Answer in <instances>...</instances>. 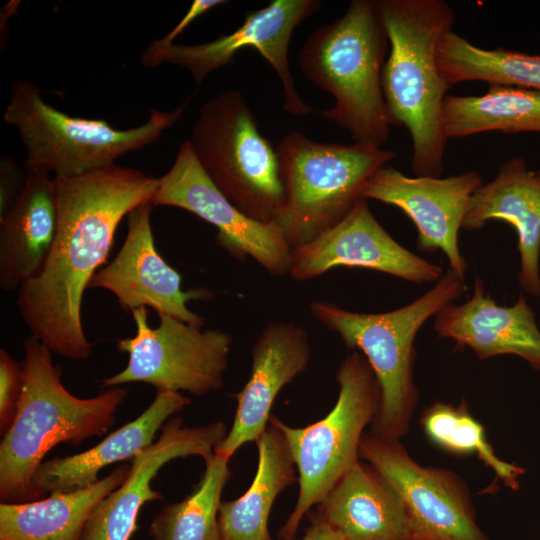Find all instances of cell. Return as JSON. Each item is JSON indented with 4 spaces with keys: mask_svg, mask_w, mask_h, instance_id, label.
Segmentation results:
<instances>
[{
    "mask_svg": "<svg viewBox=\"0 0 540 540\" xmlns=\"http://www.w3.org/2000/svg\"><path fill=\"white\" fill-rule=\"evenodd\" d=\"M23 386L0 444V498L22 503L38 498L32 479L45 455L60 443L80 444L104 434L127 396L116 388L92 398L71 394L51 351L33 336L24 343Z\"/></svg>",
    "mask_w": 540,
    "mask_h": 540,
    "instance_id": "3957f363",
    "label": "cell"
},
{
    "mask_svg": "<svg viewBox=\"0 0 540 540\" xmlns=\"http://www.w3.org/2000/svg\"><path fill=\"white\" fill-rule=\"evenodd\" d=\"M229 458L216 453L193 492L184 500L166 504L150 525L154 540H221L218 512L223 489L231 477Z\"/></svg>",
    "mask_w": 540,
    "mask_h": 540,
    "instance_id": "83f0119b",
    "label": "cell"
},
{
    "mask_svg": "<svg viewBox=\"0 0 540 540\" xmlns=\"http://www.w3.org/2000/svg\"><path fill=\"white\" fill-rule=\"evenodd\" d=\"M225 0H195L192 2L189 10L179 21V23L163 38L158 41L163 45H170L174 40L198 17L206 13L208 10L225 4Z\"/></svg>",
    "mask_w": 540,
    "mask_h": 540,
    "instance_id": "1f68e13d",
    "label": "cell"
},
{
    "mask_svg": "<svg viewBox=\"0 0 540 540\" xmlns=\"http://www.w3.org/2000/svg\"><path fill=\"white\" fill-rule=\"evenodd\" d=\"M227 433L226 425L220 421L189 427L183 425L181 417L169 419L158 439L130 460L124 482L92 511L80 540H129L141 507L163 498L151 486L160 469L177 458L200 456L208 460Z\"/></svg>",
    "mask_w": 540,
    "mask_h": 540,
    "instance_id": "e0dca14e",
    "label": "cell"
},
{
    "mask_svg": "<svg viewBox=\"0 0 540 540\" xmlns=\"http://www.w3.org/2000/svg\"><path fill=\"white\" fill-rule=\"evenodd\" d=\"M321 6L318 0H273L267 6L250 11L233 32L211 42L196 45H163L158 39L143 51L140 61L147 68L171 63L186 68L196 85L220 67L233 62L242 48H255L278 75L283 90V109L295 116L314 111L302 101L290 72L288 49L292 33Z\"/></svg>",
    "mask_w": 540,
    "mask_h": 540,
    "instance_id": "7c38bea8",
    "label": "cell"
},
{
    "mask_svg": "<svg viewBox=\"0 0 540 540\" xmlns=\"http://www.w3.org/2000/svg\"><path fill=\"white\" fill-rule=\"evenodd\" d=\"M389 39L377 1L352 0L335 21L315 29L299 52L304 76L335 99L314 109L349 131L354 143L381 148L390 122L382 88Z\"/></svg>",
    "mask_w": 540,
    "mask_h": 540,
    "instance_id": "277c9868",
    "label": "cell"
},
{
    "mask_svg": "<svg viewBox=\"0 0 540 540\" xmlns=\"http://www.w3.org/2000/svg\"><path fill=\"white\" fill-rule=\"evenodd\" d=\"M30 80L10 87L3 120L16 128L26 151L24 164L55 176H76L115 164L121 156L157 141L182 117L185 100L172 111L150 109L144 124L120 130L103 119L68 115L44 101Z\"/></svg>",
    "mask_w": 540,
    "mask_h": 540,
    "instance_id": "8992f818",
    "label": "cell"
},
{
    "mask_svg": "<svg viewBox=\"0 0 540 540\" xmlns=\"http://www.w3.org/2000/svg\"><path fill=\"white\" fill-rule=\"evenodd\" d=\"M154 206L184 209L217 229V244L238 261L253 258L273 276L290 273L293 249L275 223H263L241 212L210 180L189 140L172 167L158 178L150 201Z\"/></svg>",
    "mask_w": 540,
    "mask_h": 540,
    "instance_id": "4fadbf2b",
    "label": "cell"
},
{
    "mask_svg": "<svg viewBox=\"0 0 540 540\" xmlns=\"http://www.w3.org/2000/svg\"><path fill=\"white\" fill-rule=\"evenodd\" d=\"M131 313L136 334L117 342L118 351L128 354L127 366L103 379L101 387L141 382L157 391H186L193 395L223 388L233 343L229 333L201 330L167 315L159 316V325L151 328L146 307Z\"/></svg>",
    "mask_w": 540,
    "mask_h": 540,
    "instance_id": "30bf717a",
    "label": "cell"
},
{
    "mask_svg": "<svg viewBox=\"0 0 540 540\" xmlns=\"http://www.w3.org/2000/svg\"><path fill=\"white\" fill-rule=\"evenodd\" d=\"M23 364L0 350V427L6 432L14 418L23 386Z\"/></svg>",
    "mask_w": 540,
    "mask_h": 540,
    "instance_id": "f546056e",
    "label": "cell"
},
{
    "mask_svg": "<svg viewBox=\"0 0 540 540\" xmlns=\"http://www.w3.org/2000/svg\"><path fill=\"white\" fill-rule=\"evenodd\" d=\"M25 185L0 214V289L18 290L43 268L58 229V202L50 172L24 164Z\"/></svg>",
    "mask_w": 540,
    "mask_h": 540,
    "instance_id": "44dd1931",
    "label": "cell"
},
{
    "mask_svg": "<svg viewBox=\"0 0 540 540\" xmlns=\"http://www.w3.org/2000/svg\"><path fill=\"white\" fill-rule=\"evenodd\" d=\"M337 266L375 270L418 284L437 281L443 274L441 266L393 239L364 198L335 226L293 249L289 274L307 281Z\"/></svg>",
    "mask_w": 540,
    "mask_h": 540,
    "instance_id": "2e32d148",
    "label": "cell"
},
{
    "mask_svg": "<svg viewBox=\"0 0 540 540\" xmlns=\"http://www.w3.org/2000/svg\"><path fill=\"white\" fill-rule=\"evenodd\" d=\"M311 522L302 540H345L344 537L315 512L310 513Z\"/></svg>",
    "mask_w": 540,
    "mask_h": 540,
    "instance_id": "d6a6232c",
    "label": "cell"
},
{
    "mask_svg": "<svg viewBox=\"0 0 540 540\" xmlns=\"http://www.w3.org/2000/svg\"><path fill=\"white\" fill-rule=\"evenodd\" d=\"M270 540H272V539H270Z\"/></svg>",
    "mask_w": 540,
    "mask_h": 540,
    "instance_id": "836d02e7",
    "label": "cell"
},
{
    "mask_svg": "<svg viewBox=\"0 0 540 540\" xmlns=\"http://www.w3.org/2000/svg\"><path fill=\"white\" fill-rule=\"evenodd\" d=\"M317 506L315 513L345 540H409L401 497L366 461L358 460Z\"/></svg>",
    "mask_w": 540,
    "mask_h": 540,
    "instance_id": "603a6c76",
    "label": "cell"
},
{
    "mask_svg": "<svg viewBox=\"0 0 540 540\" xmlns=\"http://www.w3.org/2000/svg\"><path fill=\"white\" fill-rule=\"evenodd\" d=\"M359 459L371 464L401 497L409 540H492L478 525L466 482L446 468L423 466L400 440L364 433Z\"/></svg>",
    "mask_w": 540,
    "mask_h": 540,
    "instance_id": "8fae6325",
    "label": "cell"
},
{
    "mask_svg": "<svg viewBox=\"0 0 540 540\" xmlns=\"http://www.w3.org/2000/svg\"><path fill=\"white\" fill-rule=\"evenodd\" d=\"M389 39L382 88L391 126L412 140L415 176L441 177L447 139L443 103L450 88L440 75L437 46L455 13L444 0H377Z\"/></svg>",
    "mask_w": 540,
    "mask_h": 540,
    "instance_id": "7a4b0ae2",
    "label": "cell"
},
{
    "mask_svg": "<svg viewBox=\"0 0 540 540\" xmlns=\"http://www.w3.org/2000/svg\"><path fill=\"white\" fill-rule=\"evenodd\" d=\"M500 220L517 233L518 282L530 296H540V171L516 156L503 163L497 176L471 196L461 229H482Z\"/></svg>",
    "mask_w": 540,
    "mask_h": 540,
    "instance_id": "ffe728a7",
    "label": "cell"
},
{
    "mask_svg": "<svg viewBox=\"0 0 540 540\" xmlns=\"http://www.w3.org/2000/svg\"><path fill=\"white\" fill-rule=\"evenodd\" d=\"M275 149L284 190L275 224L292 249L339 223L361 199L366 180L396 157L382 148L317 142L298 131Z\"/></svg>",
    "mask_w": 540,
    "mask_h": 540,
    "instance_id": "52a82bcc",
    "label": "cell"
},
{
    "mask_svg": "<svg viewBox=\"0 0 540 540\" xmlns=\"http://www.w3.org/2000/svg\"><path fill=\"white\" fill-rule=\"evenodd\" d=\"M54 179L56 238L41 271L18 289L17 306L31 336L52 353L84 360L92 353L81 319L84 292L106 261L120 222L151 201L158 178L114 164Z\"/></svg>",
    "mask_w": 540,
    "mask_h": 540,
    "instance_id": "6da1fadb",
    "label": "cell"
},
{
    "mask_svg": "<svg viewBox=\"0 0 540 540\" xmlns=\"http://www.w3.org/2000/svg\"><path fill=\"white\" fill-rule=\"evenodd\" d=\"M420 424L428 439L438 448L456 456L477 457L508 488L518 490L524 468L500 459L488 442L482 424L470 413L467 401L458 405L436 401L421 414Z\"/></svg>",
    "mask_w": 540,
    "mask_h": 540,
    "instance_id": "f1b7e54d",
    "label": "cell"
},
{
    "mask_svg": "<svg viewBox=\"0 0 540 540\" xmlns=\"http://www.w3.org/2000/svg\"><path fill=\"white\" fill-rule=\"evenodd\" d=\"M482 184L480 174L473 170L446 178L409 177L385 165L366 180L361 198L401 209L417 228L418 249L442 251L449 269L464 279L467 264L458 246V232L470 198Z\"/></svg>",
    "mask_w": 540,
    "mask_h": 540,
    "instance_id": "5bb4252c",
    "label": "cell"
},
{
    "mask_svg": "<svg viewBox=\"0 0 540 540\" xmlns=\"http://www.w3.org/2000/svg\"><path fill=\"white\" fill-rule=\"evenodd\" d=\"M153 205L145 202L127 216V235L114 259L91 279L88 288L110 291L125 311L140 307L153 309L158 316H171L196 327L203 316L188 308L190 301H207V288L182 290L181 275L160 256L151 226Z\"/></svg>",
    "mask_w": 540,
    "mask_h": 540,
    "instance_id": "9a60e30c",
    "label": "cell"
},
{
    "mask_svg": "<svg viewBox=\"0 0 540 540\" xmlns=\"http://www.w3.org/2000/svg\"><path fill=\"white\" fill-rule=\"evenodd\" d=\"M180 392L157 391L153 402L135 420L109 434L84 452L43 462L32 485L36 494L67 493L97 482L98 472L107 465L131 460L151 445L168 418L190 404Z\"/></svg>",
    "mask_w": 540,
    "mask_h": 540,
    "instance_id": "7402d4cb",
    "label": "cell"
},
{
    "mask_svg": "<svg viewBox=\"0 0 540 540\" xmlns=\"http://www.w3.org/2000/svg\"><path fill=\"white\" fill-rule=\"evenodd\" d=\"M129 471L128 464H120L106 477L82 489L51 493L42 500L1 503L0 539L80 540L92 511L124 482Z\"/></svg>",
    "mask_w": 540,
    "mask_h": 540,
    "instance_id": "cb8c5ba5",
    "label": "cell"
},
{
    "mask_svg": "<svg viewBox=\"0 0 540 540\" xmlns=\"http://www.w3.org/2000/svg\"><path fill=\"white\" fill-rule=\"evenodd\" d=\"M336 404L321 420L292 427L275 416L270 422L285 436L298 472L296 505L279 531L293 540L303 517L318 505L359 459V443L381 402L376 375L365 356L352 351L336 372Z\"/></svg>",
    "mask_w": 540,
    "mask_h": 540,
    "instance_id": "ba28073f",
    "label": "cell"
},
{
    "mask_svg": "<svg viewBox=\"0 0 540 540\" xmlns=\"http://www.w3.org/2000/svg\"><path fill=\"white\" fill-rule=\"evenodd\" d=\"M189 141L204 172L241 212L276 223L284 206L276 149L239 91L204 103Z\"/></svg>",
    "mask_w": 540,
    "mask_h": 540,
    "instance_id": "9c48e42d",
    "label": "cell"
},
{
    "mask_svg": "<svg viewBox=\"0 0 540 540\" xmlns=\"http://www.w3.org/2000/svg\"><path fill=\"white\" fill-rule=\"evenodd\" d=\"M25 185V170L21 171L7 155L0 162V214L20 195Z\"/></svg>",
    "mask_w": 540,
    "mask_h": 540,
    "instance_id": "4dcf8cb0",
    "label": "cell"
},
{
    "mask_svg": "<svg viewBox=\"0 0 540 540\" xmlns=\"http://www.w3.org/2000/svg\"><path fill=\"white\" fill-rule=\"evenodd\" d=\"M311 357L309 337L302 326L267 323L252 347L250 376L236 395L232 426L214 453L230 459L242 445L256 442L269 424L277 395L308 368Z\"/></svg>",
    "mask_w": 540,
    "mask_h": 540,
    "instance_id": "ac0fdd59",
    "label": "cell"
},
{
    "mask_svg": "<svg viewBox=\"0 0 540 540\" xmlns=\"http://www.w3.org/2000/svg\"><path fill=\"white\" fill-rule=\"evenodd\" d=\"M466 291L464 279L451 269L422 296L384 313H359L315 300L313 318L335 332L345 346L362 353L373 369L381 402L370 432L400 440L410 427L419 390L414 382L415 337L423 324Z\"/></svg>",
    "mask_w": 540,
    "mask_h": 540,
    "instance_id": "5b68a950",
    "label": "cell"
},
{
    "mask_svg": "<svg viewBox=\"0 0 540 540\" xmlns=\"http://www.w3.org/2000/svg\"><path fill=\"white\" fill-rule=\"evenodd\" d=\"M437 64L445 83L484 81L540 91V55L506 49H483L453 30L437 46Z\"/></svg>",
    "mask_w": 540,
    "mask_h": 540,
    "instance_id": "4316f807",
    "label": "cell"
},
{
    "mask_svg": "<svg viewBox=\"0 0 540 540\" xmlns=\"http://www.w3.org/2000/svg\"><path fill=\"white\" fill-rule=\"evenodd\" d=\"M256 444L258 465L251 485L241 497L220 504L221 540H270L272 505L283 490L298 481L289 445L277 426L269 421Z\"/></svg>",
    "mask_w": 540,
    "mask_h": 540,
    "instance_id": "d4e9b609",
    "label": "cell"
},
{
    "mask_svg": "<svg viewBox=\"0 0 540 540\" xmlns=\"http://www.w3.org/2000/svg\"><path fill=\"white\" fill-rule=\"evenodd\" d=\"M442 126L446 139L479 133H540V91L489 86L480 96L447 95Z\"/></svg>",
    "mask_w": 540,
    "mask_h": 540,
    "instance_id": "484cf974",
    "label": "cell"
},
{
    "mask_svg": "<svg viewBox=\"0 0 540 540\" xmlns=\"http://www.w3.org/2000/svg\"><path fill=\"white\" fill-rule=\"evenodd\" d=\"M434 329L457 348H470L477 358L515 355L540 371V329L533 308L523 295L512 306H500L475 278L472 297L450 303L434 315Z\"/></svg>",
    "mask_w": 540,
    "mask_h": 540,
    "instance_id": "d6986e66",
    "label": "cell"
}]
</instances>
